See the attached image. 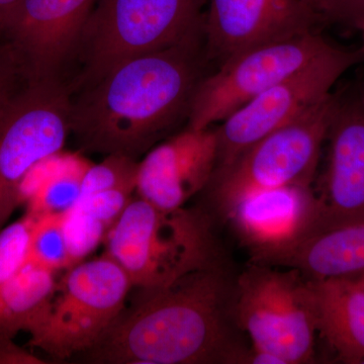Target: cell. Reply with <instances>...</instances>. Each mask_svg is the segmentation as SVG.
Instances as JSON below:
<instances>
[{
    "mask_svg": "<svg viewBox=\"0 0 364 364\" xmlns=\"http://www.w3.org/2000/svg\"><path fill=\"white\" fill-rule=\"evenodd\" d=\"M234 282L226 265L189 273L143 291L121 314L87 359L111 364L243 363L246 348L235 334ZM238 328V327H237Z\"/></svg>",
    "mask_w": 364,
    "mask_h": 364,
    "instance_id": "1",
    "label": "cell"
},
{
    "mask_svg": "<svg viewBox=\"0 0 364 364\" xmlns=\"http://www.w3.org/2000/svg\"><path fill=\"white\" fill-rule=\"evenodd\" d=\"M198 38L128 60L72 100L70 133L80 147L136 159L188 116L203 78Z\"/></svg>",
    "mask_w": 364,
    "mask_h": 364,
    "instance_id": "2",
    "label": "cell"
},
{
    "mask_svg": "<svg viewBox=\"0 0 364 364\" xmlns=\"http://www.w3.org/2000/svg\"><path fill=\"white\" fill-rule=\"evenodd\" d=\"M104 241L105 254L142 291L225 264L207 215L186 207L163 210L139 196L132 198Z\"/></svg>",
    "mask_w": 364,
    "mask_h": 364,
    "instance_id": "3",
    "label": "cell"
},
{
    "mask_svg": "<svg viewBox=\"0 0 364 364\" xmlns=\"http://www.w3.org/2000/svg\"><path fill=\"white\" fill-rule=\"evenodd\" d=\"M205 1L97 0L76 49L83 61L77 85L87 87L128 60L200 37Z\"/></svg>",
    "mask_w": 364,
    "mask_h": 364,
    "instance_id": "4",
    "label": "cell"
},
{
    "mask_svg": "<svg viewBox=\"0 0 364 364\" xmlns=\"http://www.w3.org/2000/svg\"><path fill=\"white\" fill-rule=\"evenodd\" d=\"M233 315L255 350L282 364L316 363L315 299L299 270L251 263L235 279Z\"/></svg>",
    "mask_w": 364,
    "mask_h": 364,
    "instance_id": "5",
    "label": "cell"
},
{
    "mask_svg": "<svg viewBox=\"0 0 364 364\" xmlns=\"http://www.w3.org/2000/svg\"><path fill=\"white\" fill-rule=\"evenodd\" d=\"M331 95L293 123L263 136L226 166L215 168L208 188L226 214L251 193L291 186H312L322 146L336 109Z\"/></svg>",
    "mask_w": 364,
    "mask_h": 364,
    "instance_id": "6",
    "label": "cell"
},
{
    "mask_svg": "<svg viewBox=\"0 0 364 364\" xmlns=\"http://www.w3.org/2000/svg\"><path fill=\"white\" fill-rule=\"evenodd\" d=\"M71 105L68 86L52 76L23 81L0 112V231L21 205L28 174L63 149Z\"/></svg>",
    "mask_w": 364,
    "mask_h": 364,
    "instance_id": "7",
    "label": "cell"
},
{
    "mask_svg": "<svg viewBox=\"0 0 364 364\" xmlns=\"http://www.w3.org/2000/svg\"><path fill=\"white\" fill-rule=\"evenodd\" d=\"M132 284L107 254L78 262L57 284L43 322L30 333V345L64 360L90 350L123 313Z\"/></svg>",
    "mask_w": 364,
    "mask_h": 364,
    "instance_id": "8",
    "label": "cell"
},
{
    "mask_svg": "<svg viewBox=\"0 0 364 364\" xmlns=\"http://www.w3.org/2000/svg\"><path fill=\"white\" fill-rule=\"evenodd\" d=\"M364 59V48L333 45L308 65L282 79L222 122L215 130L217 167L226 166L263 136L293 123L331 95L335 83Z\"/></svg>",
    "mask_w": 364,
    "mask_h": 364,
    "instance_id": "9",
    "label": "cell"
},
{
    "mask_svg": "<svg viewBox=\"0 0 364 364\" xmlns=\"http://www.w3.org/2000/svg\"><path fill=\"white\" fill-rule=\"evenodd\" d=\"M333 44L315 31L259 46L221 64L200 79L188 109V128L205 130L328 51Z\"/></svg>",
    "mask_w": 364,
    "mask_h": 364,
    "instance_id": "10",
    "label": "cell"
},
{
    "mask_svg": "<svg viewBox=\"0 0 364 364\" xmlns=\"http://www.w3.org/2000/svg\"><path fill=\"white\" fill-rule=\"evenodd\" d=\"M97 0H21L2 33L26 80L60 76Z\"/></svg>",
    "mask_w": 364,
    "mask_h": 364,
    "instance_id": "11",
    "label": "cell"
},
{
    "mask_svg": "<svg viewBox=\"0 0 364 364\" xmlns=\"http://www.w3.org/2000/svg\"><path fill=\"white\" fill-rule=\"evenodd\" d=\"M324 172L317 188L315 234L364 222V102L338 95L327 138ZM314 234V235H315Z\"/></svg>",
    "mask_w": 364,
    "mask_h": 364,
    "instance_id": "12",
    "label": "cell"
},
{
    "mask_svg": "<svg viewBox=\"0 0 364 364\" xmlns=\"http://www.w3.org/2000/svg\"><path fill=\"white\" fill-rule=\"evenodd\" d=\"M251 263L272 265L316 232L317 202L312 186L251 193L224 215Z\"/></svg>",
    "mask_w": 364,
    "mask_h": 364,
    "instance_id": "13",
    "label": "cell"
},
{
    "mask_svg": "<svg viewBox=\"0 0 364 364\" xmlns=\"http://www.w3.org/2000/svg\"><path fill=\"white\" fill-rule=\"evenodd\" d=\"M320 18L303 0H208L203 33L224 63L242 52L313 32Z\"/></svg>",
    "mask_w": 364,
    "mask_h": 364,
    "instance_id": "14",
    "label": "cell"
},
{
    "mask_svg": "<svg viewBox=\"0 0 364 364\" xmlns=\"http://www.w3.org/2000/svg\"><path fill=\"white\" fill-rule=\"evenodd\" d=\"M217 161L215 130L188 128L148 151L139 162L136 193L163 210L184 207L208 188Z\"/></svg>",
    "mask_w": 364,
    "mask_h": 364,
    "instance_id": "15",
    "label": "cell"
},
{
    "mask_svg": "<svg viewBox=\"0 0 364 364\" xmlns=\"http://www.w3.org/2000/svg\"><path fill=\"white\" fill-rule=\"evenodd\" d=\"M311 284L318 334L339 363L361 364L364 359V289L348 277L311 280Z\"/></svg>",
    "mask_w": 364,
    "mask_h": 364,
    "instance_id": "16",
    "label": "cell"
},
{
    "mask_svg": "<svg viewBox=\"0 0 364 364\" xmlns=\"http://www.w3.org/2000/svg\"><path fill=\"white\" fill-rule=\"evenodd\" d=\"M272 267L294 268L311 280L354 279L364 273V222L313 235Z\"/></svg>",
    "mask_w": 364,
    "mask_h": 364,
    "instance_id": "17",
    "label": "cell"
},
{
    "mask_svg": "<svg viewBox=\"0 0 364 364\" xmlns=\"http://www.w3.org/2000/svg\"><path fill=\"white\" fill-rule=\"evenodd\" d=\"M90 165L85 157L63 151L41 161L21 184V203H26V214L41 218L73 207Z\"/></svg>",
    "mask_w": 364,
    "mask_h": 364,
    "instance_id": "18",
    "label": "cell"
},
{
    "mask_svg": "<svg viewBox=\"0 0 364 364\" xmlns=\"http://www.w3.org/2000/svg\"><path fill=\"white\" fill-rule=\"evenodd\" d=\"M56 289L55 272L28 261L0 287V339L33 332L47 315Z\"/></svg>",
    "mask_w": 364,
    "mask_h": 364,
    "instance_id": "19",
    "label": "cell"
},
{
    "mask_svg": "<svg viewBox=\"0 0 364 364\" xmlns=\"http://www.w3.org/2000/svg\"><path fill=\"white\" fill-rule=\"evenodd\" d=\"M64 213L38 218L31 237L28 262L53 272L75 264L67 243Z\"/></svg>",
    "mask_w": 364,
    "mask_h": 364,
    "instance_id": "20",
    "label": "cell"
},
{
    "mask_svg": "<svg viewBox=\"0 0 364 364\" xmlns=\"http://www.w3.org/2000/svg\"><path fill=\"white\" fill-rule=\"evenodd\" d=\"M139 162L123 155H107L102 162L91 164L83 177L80 196L111 191H136Z\"/></svg>",
    "mask_w": 364,
    "mask_h": 364,
    "instance_id": "21",
    "label": "cell"
},
{
    "mask_svg": "<svg viewBox=\"0 0 364 364\" xmlns=\"http://www.w3.org/2000/svg\"><path fill=\"white\" fill-rule=\"evenodd\" d=\"M37 219L26 213L0 231V287L28 262L31 237Z\"/></svg>",
    "mask_w": 364,
    "mask_h": 364,
    "instance_id": "22",
    "label": "cell"
},
{
    "mask_svg": "<svg viewBox=\"0 0 364 364\" xmlns=\"http://www.w3.org/2000/svg\"><path fill=\"white\" fill-rule=\"evenodd\" d=\"M64 229L74 263L80 262L100 241L105 240L107 229L75 205L64 213Z\"/></svg>",
    "mask_w": 364,
    "mask_h": 364,
    "instance_id": "23",
    "label": "cell"
},
{
    "mask_svg": "<svg viewBox=\"0 0 364 364\" xmlns=\"http://www.w3.org/2000/svg\"><path fill=\"white\" fill-rule=\"evenodd\" d=\"M134 191L111 189L79 196L76 207L104 225L107 232L132 200Z\"/></svg>",
    "mask_w": 364,
    "mask_h": 364,
    "instance_id": "24",
    "label": "cell"
},
{
    "mask_svg": "<svg viewBox=\"0 0 364 364\" xmlns=\"http://www.w3.org/2000/svg\"><path fill=\"white\" fill-rule=\"evenodd\" d=\"M23 81L25 79L11 53L0 43V112Z\"/></svg>",
    "mask_w": 364,
    "mask_h": 364,
    "instance_id": "25",
    "label": "cell"
},
{
    "mask_svg": "<svg viewBox=\"0 0 364 364\" xmlns=\"http://www.w3.org/2000/svg\"><path fill=\"white\" fill-rule=\"evenodd\" d=\"M329 21L358 28L364 23V0H339Z\"/></svg>",
    "mask_w": 364,
    "mask_h": 364,
    "instance_id": "26",
    "label": "cell"
},
{
    "mask_svg": "<svg viewBox=\"0 0 364 364\" xmlns=\"http://www.w3.org/2000/svg\"><path fill=\"white\" fill-rule=\"evenodd\" d=\"M37 355L14 342V339H0V364H44Z\"/></svg>",
    "mask_w": 364,
    "mask_h": 364,
    "instance_id": "27",
    "label": "cell"
},
{
    "mask_svg": "<svg viewBox=\"0 0 364 364\" xmlns=\"http://www.w3.org/2000/svg\"><path fill=\"white\" fill-rule=\"evenodd\" d=\"M317 14L320 21H329L330 16L339 0H303Z\"/></svg>",
    "mask_w": 364,
    "mask_h": 364,
    "instance_id": "28",
    "label": "cell"
},
{
    "mask_svg": "<svg viewBox=\"0 0 364 364\" xmlns=\"http://www.w3.org/2000/svg\"><path fill=\"white\" fill-rule=\"evenodd\" d=\"M21 0H0V37L11 23Z\"/></svg>",
    "mask_w": 364,
    "mask_h": 364,
    "instance_id": "29",
    "label": "cell"
},
{
    "mask_svg": "<svg viewBox=\"0 0 364 364\" xmlns=\"http://www.w3.org/2000/svg\"><path fill=\"white\" fill-rule=\"evenodd\" d=\"M353 279L355 280V282H358L359 286L363 287V289H364V273H363V274L358 275V277H354Z\"/></svg>",
    "mask_w": 364,
    "mask_h": 364,
    "instance_id": "30",
    "label": "cell"
},
{
    "mask_svg": "<svg viewBox=\"0 0 364 364\" xmlns=\"http://www.w3.org/2000/svg\"><path fill=\"white\" fill-rule=\"evenodd\" d=\"M359 30L361 31V33H363V43H364V23H363V25H361L360 26H359ZM363 48H364V44H363Z\"/></svg>",
    "mask_w": 364,
    "mask_h": 364,
    "instance_id": "31",
    "label": "cell"
},
{
    "mask_svg": "<svg viewBox=\"0 0 364 364\" xmlns=\"http://www.w3.org/2000/svg\"><path fill=\"white\" fill-rule=\"evenodd\" d=\"M359 93H360L361 97H363V102H364V88L363 91H359Z\"/></svg>",
    "mask_w": 364,
    "mask_h": 364,
    "instance_id": "32",
    "label": "cell"
},
{
    "mask_svg": "<svg viewBox=\"0 0 364 364\" xmlns=\"http://www.w3.org/2000/svg\"><path fill=\"white\" fill-rule=\"evenodd\" d=\"M361 364H364V359H363V363H361Z\"/></svg>",
    "mask_w": 364,
    "mask_h": 364,
    "instance_id": "33",
    "label": "cell"
}]
</instances>
